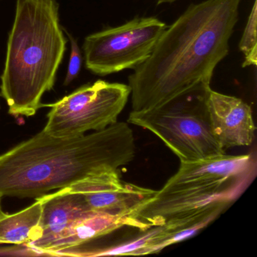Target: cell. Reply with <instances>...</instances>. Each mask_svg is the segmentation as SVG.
Here are the masks:
<instances>
[{"label": "cell", "instance_id": "cell-4", "mask_svg": "<svg viewBox=\"0 0 257 257\" xmlns=\"http://www.w3.org/2000/svg\"><path fill=\"white\" fill-rule=\"evenodd\" d=\"M67 40L56 0H17L1 94L15 116H32L55 85Z\"/></svg>", "mask_w": 257, "mask_h": 257}, {"label": "cell", "instance_id": "cell-13", "mask_svg": "<svg viewBox=\"0 0 257 257\" xmlns=\"http://www.w3.org/2000/svg\"><path fill=\"white\" fill-rule=\"evenodd\" d=\"M22 211L0 216V243L26 245L37 238L40 231L42 203L39 198Z\"/></svg>", "mask_w": 257, "mask_h": 257}, {"label": "cell", "instance_id": "cell-12", "mask_svg": "<svg viewBox=\"0 0 257 257\" xmlns=\"http://www.w3.org/2000/svg\"><path fill=\"white\" fill-rule=\"evenodd\" d=\"M124 226L130 227L128 216L93 213L73 225L51 246L46 255L60 256L64 251L79 247Z\"/></svg>", "mask_w": 257, "mask_h": 257}, {"label": "cell", "instance_id": "cell-8", "mask_svg": "<svg viewBox=\"0 0 257 257\" xmlns=\"http://www.w3.org/2000/svg\"><path fill=\"white\" fill-rule=\"evenodd\" d=\"M69 187L79 192L94 213L128 216L156 191L122 181L118 171L88 176Z\"/></svg>", "mask_w": 257, "mask_h": 257}, {"label": "cell", "instance_id": "cell-6", "mask_svg": "<svg viewBox=\"0 0 257 257\" xmlns=\"http://www.w3.org/2000/svg\"><path fill=\"white\" fill-rule=\"evenodd\" d=\"M131 88L128 85L97 80L81 87L52 108L43 132L55 138H72L86 132L103 130L118 121L125 107Z\"/></svg>", "mask_w": 257, "mask_h": 257}, {"label": "cell", "instance_id": "cell-7", "mask_svg": "<svg viewBox=\"0 0 257 257\" xmlns=\"http://www.w3.org/2000/svg\"><path fill=\"white\" fill-rule=\"evenodd\" d=\"M167 28L157 18L136 17L88 36L82 47L86 68L100 76L134 70L147 61Z\"/></svg>", "mask_w": 257, "mask_h": 257}, {"label": "cell", "instance_id": "cell-16", "mask_svg": "<svg viewBox=\"0 0 257 257\" xmlns=\"http://www.w3.org/2000/svg\"><path fill=\"white\" fill-rule=\"evenodd\" d=\"M157 1V5H161L163 4H172L175 2L176 0H156Z\"/></svg>", "mask_w": 257, "mask_h": 257}, {"label": "cell", "instance_id": "cell-1", "mask_svg": "<svg viewBox=\"0 0 257 257\" xmlns=\"http://www.w3.org/2000/svg\"><path fill=\"white\" fill-rule=\"evenodd\" d=\"M241 0L192 4L168 26L153 52L128 76L133 112L157 107L201 82L229 51Z\"/></svg>", "mask_w": 257, "mask_h": 257}, {"label": "cell", "instance_id": "cell-10", "mask_svg": "<svg viewBox=\"0 0 257 257\" xmlns=\"http://www.w3.org/2000/svg\"><path fill=\"white\" fill-rule=\"evenodd\" d=\"M207 109L213 136L225 151L252 144L255 126L252 109L247 103L210 89Z\"/></svg>", "mask_w": 257, "mask_h": 257}, {"label": "cell", "instance_id": "cell-15", "mask_svg": "<svg viewBox=\"0 0 257 257\" xmlns=\"http://www.w3.org/2000/svg\"><path fill=\"white\" fill-rule=\"evenodd\" d=\"M66 33H67V37L70 39V45H71L70 63H69L67 76H66L64 82V85L67 86V85H70L79 75L81 67H82V57L76 40L67 31Z\"/></svg>", "mask_w": 257, "mask_h": 257}, {"label": "cell", "instance_id": "cell-11", "mask_svg": "<svg viewBox=\"0 0 257 257\" xmlns=\"http://www.w3.org/2000/svg\"><path fill=\"white\" fill-rule=\"evenodd\" d=\"M134 240L117 246L97 249H85L80 256H100V255H140L156 253L166 246L189 238L194 233L183 229L177 225H165L152 227Z\"/></svg>", "mask_w": 257, "mask_h": 257}, {"label": "cell", "instance_id": "cell-3", "mask_svg": "<svg viewBox=\"0 0 257 257\" xmlns=\"http://www.w3.org/2000/svg\"><path fill=\"white\" fill-rule=\"evenodd\" d=\"M255 174L251 155L180 162L165 186L129 214L130 227L142 231L167 223H210L239 198Z\"/></svg>", "mask_w": 257, "mask_h": 257}, {"label": "cell", "instance_id": "cell-5", "mask_svg": "<svg viewBox=\"0 0 257 257\" xmlns=\"http://www.w3.org/2000/svg\"><path fill=\"white\" fill-rule=\"evenodd\" d=\"M210 85L201 82L157 107L132 111L127 123L154 134L180 162L226 154L215 139L210 126L207 109Z\"/></svg>", "mask_w": 257, "mask_h": 257}, {"label": "cell", "instance_id": "cell-17", "mask_svg": "<svg viewBox=\"0 0 257 257\" xmlns=\"http://www.w3.org/2000/svg\"><path fill=\"white\" fill-rule=\"evenodd\" d=\"M4 213H4V212L3 211L2 208H1V206H0V216H2L4 214Z\"/></svg>", "mask_w": 257, "mask_h": 257}, {"label": "cell", "instance_id": "cell-2", "mask_svg": "<svg viewBox=\"0 0 257 257\" xmlns=\"http://www.w3.org/2000/svg\"><path fill=\"white\" fill-rule=\"evenodd\" d=\"M135 154L133 132L122 121L72 138L41 131L0 155V198H40L88 176L118 171Z\"/></svg>", "mask_w": 257, "mask_h": 257}, {"label": "cell", "instance_id": "cell-9", "mask_svg": "<svg viewBox=\"0 0 257 257\" xmlns=\"http://www.w3.org/2000/svg\"><path fill=\"white\" fill-rule=\"evenodd\" d=\"M42 216L37 238L25 246L39 255L48 249L76 222L93 214L85 205L82 195L69 186L40 197Z\"/></svg>", "mask_w": 257, "mask_h": 257}, {"label": "cell", "instance_id": "cell-14", "mask_svg": "<svg viewBox=\"0 0 257 257\" xmlns=\"http://www.w3.org/2000/svg\"><path fill=\"white\" fill-rule=\"evenodd\" d=\"M257 0L254 1L253 7L248 18L246 28L239 43V49L244 55V61L242 67L249 66L256 67L257 64V41H256V21H257Z\"/></svg>", "mask_w": 257, "mask_h": 257}]
</instances>
